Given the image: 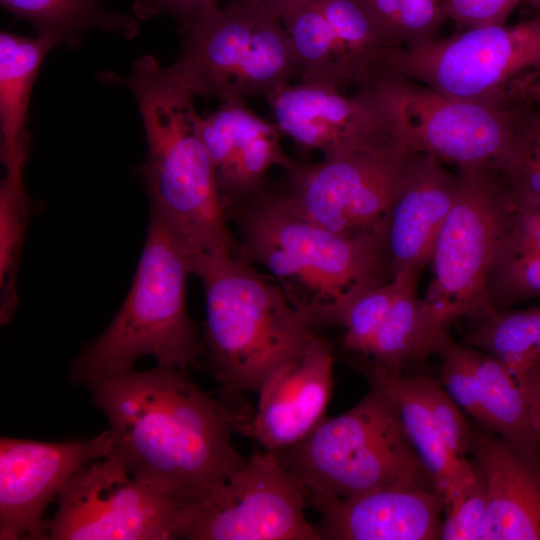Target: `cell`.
<instances>
[{"mask_svg":"<svg viewBox=\"0 0 540 540\" xmlns=\"http://www.w3.org/2000/svg\"><path fill=\"white\" fill-rule=\"evenodd\" d=\"M111 432L108 456L182 506L216 491L245 463L232 444L252 412L215 400L188 374L157 366L88 387Z\"/></svg>","mask_w":540,"mask_h":540,"instance_id":"6da1fadb","label":"cell"},{"mask_svg":"<svg viewBox=\"0 0 540 540\" xmlns=\"http://www.w3.org/2000/svg\"><path fill=\"white\" fill-rule=\"evenodd\" d=\"M229 218L239 229V257L266 268L316 328L339 325L359 296L393 278L385 232H333L266 192L229 212Z\"/></svg>","mask_w":540,"mask_h":540,"instance_id":"7a4b0ae2","label":"cell"},{"mask_svg":"<svg viewBox=\"0 0 540 540\" xmlns=\"http://www.w3.org/2000/svg\"><path fill=\"white\" fill-rule=\"evenodd\" d=\"M102 78L129 89L138 104L147 141L140 172L151 211L189 259L214 253L239 256L215 167L193 127V98L179 91L150 55L136 59L125 76L106 73Z\"/></svg>","mask_w":540,"mask_h":540,"instance_id":"3957f363","label":"cell"},{"mask_svg":"<svg viewBox=\"0 0 540 540\" xmlns=\"http://www.w3.org/2000/svg\"><path fill=\"white\" fill-rule=\"evenodd\" d=\"M205 296V349L221 400L232 406L258 393L267 377L318 334L275 279L238 255L190 258Z\"/></svg>","mask_w":540,"mask_h":540,"instance_id":"277c9868","label":"cell"},{"mask_svg":"<svg viewBox=\"0 0 540 540\" xmlns=\"http://www.w3.org/2000/svg\"><path fill=\"white\" fill-rule=\"evenodd\" d=\"M189 256L163 220L150 212L144 248L121 308L105 331L86 344L69 378L92 384L134 370L146 355L157 366L188 374L202 349L186 306Z\"/></svg>","mask_w":540,"mask_h":540,"instance_id":"5b68a950","label":"cell"},{"mask_svg":"<svg viewBox=\"0 0 540 540\" xmlns=\"http://www.w3.org/2000/svg\"><path fill=\"white\" fill-rule=\"evenodd\" d=\"M276 453L297 478L307 506L319 512L383 488H435L394 406L372 385L351 409Z\"/></svg>","mask_w":540,"mask_h":540,"instance_id":"8992f818","label":"cell"},{"mask_svg":"<svg viewBox=\"0 0 540 540\" xmlns=\"http://www.w3.org/2000/svg\"><path fill=\"white\" fill-rule=\"evenodd\" d=\"M456 173L455 201L437 237L433 279L418 308L421 328L434 346L456 320L485 317L494 310L488 297L489 274L517 214L497 170L458 168Z\"/></svg>","mask_w":540,"mask_h":540,"instance_id":"52a82bcc","label":"cell"},{"mask_svg":"<svg viewBox=\"0 0 540 540\" xmlns=\"http://www.w3.org/2000/svg\"><path fill=\"white\" fill-rule=\"evenodd\" d=\"M176 61L164 67L171 83L191 98H267L299 77L290 37L281 21L241 0L215 5L182 25Z\"/></svg>","mask_w":540,"mask_h":540,"instance_id":"ba28073f","label":"cell"},{"mask_svg":"<svg viewBox=\"0 0 540 540\" xmlns=\"http://www.w3.org/2000/svg\"><path fill=\"white\" fill-rule=\"evenodd\" d=\"M386 69L460 100L506 109L527 104V89L540 77V13L397 49Z\"/></svg>","mask_w":540,"mask_h":540,"instance_id":"9c48e42d","label":"cell"},{"mask_svg":"<svg viewBox=\"0 0 540 540\" xmlns=\"http://www.w3.org/2000/svg\"><path fill=\"white\" fill-rule=\"evenodd\" d=\"M364 84L383 109L389 131L413 152L458 168L500 170L513 149L525 104L506 109L452 98L387 69Z\"/></svg>","mask_w":540,"mask_h":540,"instance_id":"30bf717a","label":"cell"},{"mask_svg":"<svg viewBox=\"0 0 540 540\" xmlns=\"http://www.w3.org/2000/svg\"><path fill=\"white\" fill-rule=\"evenodd\" d=\"M408 146L389 132L362 147L294 160L285 188L275 194L291 211L333 232H386L388 217L410 159Z\"/></svg>","mask_w":540,"mask_h":540,"instance_id":"8fae6325","label":"cell"},{"mask_svg":"<svg viewBox=\"0 0 540 540\" xmlns=\"http://www.w3.org/2000/svg\"><path fill=\"white\" fill-rule=\"evenodd\" d=\"M301 486L276 451L256 452L208 497L182 506L179 538L321 540Z\"/></svg>","mask_w":540,"mask_h":540,"instance_id":"7c38bea8","label":"cell"},{"mask_svg":"<svg viewBox=\"0 0 540 540\" xmlns=\"http://www.w3.org/2000/svg\"><path fill=\"white\" fill-rule=\"evenodd\" d=\"M182 505L107 456L79 470L46 520V539L168 540L179 538Z\"/></svg>","mask_w":540,"mask_h":540,"instance_id":"4fadbf2b","label":"cell"},{"mask_svg":"<svg viewBox=\"0 0 540 540\" xmlns=\"http://www.w3.org/2000/svg\"><path fill=\"white\" fill-rule=\"evenodd\" d=\"M281 23L295 51L300 82L356 88L385 69L397 50L357 0H297Z\"/></svg>","mask_w":540,"mask_h":540,"instance_id":"5bb4252c","label":"cell"},{"mask_svg":"<svg viewBox=\"0 0 540 540\" xmlns=\"http://www.w3.org/2000/svg\"><path fill=\"white\" fill-rule=\"evenodd\" d=\"M111 432L69 442L0 440V539H46L43 514L68 481L94 460L107 457Z\"/></svg>","mask_w":540,"mask_h":540,"instance_id":"9a60e30c","label":"cell"},{"mask_svg":"<svg viewBox=\"0 0 540 540\" xmlns=\"http://www.w3.org/2000/svg\"><path fill=\"white\" fill-rule=\"evenodd\" d=\"M328 86L286 84L267 98L281 133L323 156L365 146L389 133L384 111L365 85L351 95Z\"/></svg>","mask_w":540,"mask_h":540,"instance_id":"2e32d148","label":"cell"},{"mask_svg":"<svg viewBox=\"0 0 540 540\" xmlns=\"http://www.w3.org/2000/svg\"><path fill=\"white\" fill-rule=\"evenodd\" d=\"M192 121L215 167L227 217L265 192L263 179L271 167L287 170L294 162L281 147L276 123L254 113L243 98L224 100L205 117L194 109Z\"/></svg>","mask_w":540,"mask_h":540,"instance_id":"e0dca14e","label":"cell"},{"mask_svg":"<svg viewBox=\"0 0 540 540\" xmlns=\"http://www.w3.org/2000/svg\"><path fill=\"white\" fill-rule=\"evenodd\" d=\"M331 345L317 335L264 381L245 430L265 450H280L307 437L323 420L333 391Z\"/></svg>","mask_w":540,"mask_h":540,"instance_id":"ac0fdd59","label":"cell"},{"mask_svg":"<svg viewBox=\"0 0 540 540\" xmlns=\"http://www.w3.org/2000/svg\"><path fill=\"white\" fill-rule=\"evenodd\" d=\"M457 173L441 160L414 152L392 205L385 232L393 276L419 275L455 201Z\"/></svg>","mask_w":540,"mask_h":540,"instance_id":"d6986e66","label":"cell"},{"mask_svg":"<svg viewBox=\"0 0 540 540\" xmlns=\"http://www.w3.org/2000/svg\"><path fill=\"white\" fill-rule=\"evenodd\" d=\"M444 509L435 488L395 486L328 506L315 527L321 540H434Z\"/></svg>","mask_w":540,"mask_h":540,"instance_id":"ffe728a7","label":"cell"},{"mask_svg":"<svg viewBox=\"0 0 540 540\" xmlns=\"http://www.w3.org/2000/svg\"><path fill=\"white\" fill-rule=\"evenodd\" d=\"M470 454L486 482L480 540H540V453L475 434Z\"/></svg>","mask_w":540,"mask_h":540,"instance_id":"44dd1931","label":"cell"},{"mask_svg":"<svg viewBox=\"0 0 540 540\" xmlns=\"http://www.w3.org/2000/svg\"><path fill=\"white\" fill-rule=\"evenodd\" d=\"M363 369L370 384L377 387L394 406L435 488L443 495L446 507L474 482L477 475L475 464L458 456L449 447L417 387L415 378L381 368L368 361Z\"/></svg>","mask_w":540,"mask_h":540,"instance_id":"7402d4cb","label":"cell"},{"mask_svg":"<svg viewBox=\"0 0 540 540\" xmlns=\"http://www.w3.org/2000/svg\"><path fill=\"white\" fill-rule=\"evenodd\" d=\"M55 46L47 36L0 34V158L5 169L26 163L30 95L42 62Z\"/></svg>","mask_w":540,"mask_h":540,"instance_id":"603a6c76","label":"cell"},{"mask_svg":"<svg viewBox=\"0 0 540 540\" xmlns=\"http://www.w3.org/2000/svg\"><path fill=\"white\" fill-rule=\"evenodd\" d=\"M1 4L57 46L75 47L91 29L133 37L139 28L131 17L105 10L99 0H1Z\"/></svg>","mask_w":540,"mask_h":540,"instance_id":"cb8c5ba5","label":"cell"},{"mask_svg":"<svg viewBox=\"0 0 540 540\" xmlns=\"http://www.w3.org/2000/svg\"><path fill=\"white\" fill-rule=\"evenodd\" d=\"M475 365L487 430L518 448L540 453V440L524 395L510 369L500 359L477 349Z\"/></svg>","mask_w":540,"mask_h":540,"instance_id":"d4e9b609","label":"cell"},{"mask_svg":"<svg viewBox=\"0 0 540 540\" xmlns=\"http://www.w3.org/2000/svg\"><path fill=\"white\" fill-rule=\"evenodd\" d=\"M19 164L5 169L0 186V321L9 323L18 306L17 274L30 205Z\"/></svg>","mask_w":540,"mask_h":540,"instance_id":"484cf974","label":"cell"},{"mask_svg":"<svg viewBox=\"0 0 540 540\" xmlns=\"http://www.w3.org/2000/svg\"><path fill=\"white\" fill-rule=\"evenodd\" d=\"M475 342L504 362L512 373L540 365V304L496 310L476 328Z\"/></svg>","mask_w":540,"mask_h":540,"instance_id":"4316f807","label":"cell"},{"mask_svg":"<svg viewBox=\"0 0 540 540\" xmlns=\"http://www.w3.org/2000/svg\"><path fill=\"white\" fill-rule=\"evenodd\" d=\"M401 277L399 292L375 335L367 355L368 362L390 371L402 372L410 363L421 360L418 340V307L416 274Z\"/></svg>","mask_w":540,"mask_h":540,"instance_id":"83f0119b","label":"cell"},{"mask_svg":"<svg viewBox=\"0 0 540 540\" xmlns=\"http://www.w3.org/2000/svg\"><path fill=\"white\" fill-rule=\"evenodd\" d=\"M384 40L410 49L435 39L448 18L445 0H357Z\"/></svg>","mask_w":540,"mask_h":540,"instance_id":"f1b7e54d","label":"cell"},{"mask_svg":"<svg viewBox=\"0 0 540 540\" xmlns=\"http://www.w3.org/2000/svg\"><path fill=\"white\" fill-rule=\"evenodd\" d=\"M488 297L494 310L540 297V253L518 234L515 223L490 270Z\"/></svg>","mask_w":540,"mask_h":540,"instance_id":"f546056e","label":"cell"},{"mask_svg":"<svg viewBox=\"0 0 540 540\" xmlns=\"http://www.w3.org/2000/svg\"><path fill=\"white\" fill-rule=\"evenodd\" d=\"M434 354L440 360V384L460 409L487 429L476 372L475 349L458 344L447 333L439 339Z\"/></svg>","mask_w":540,"mask_h":540,"instance_id":"4dcf8cb0","label":"cell"},{"mask_svg":"<svg viewBox=\"0 0 540 540\" xmlns=\"http://www.w3.org/2000/svg\"><path fill=\"white\" fill-rule=\"evenodd\" d=\"M401 277L393 278L359 296L345 311L339 325L345 329L343 346L367 357L371 344L399 292Z\"/></svg>","mask_w":540,"mask_h":540,"instance_id":"1f68e13d","label":"cell"},{"mask_svg":"<svg viewBox=\"0 0 540 540\" xmlns=\"http://www.w3.org/2000/svg\"><path fill=\"white\" fill-rule=\"evenodd\" d=\"M417 387L449 447L460 457L471 453L475 433L438 380L416 377Z\"/></svg>","mask_w":540,"mask_h":540,"instance_id":"d6a6232c","label":"cell"},{"mask_svg":"<svg viewBox=\"0 0 540 540\" xmlns=\"http://www.w3.org/2000/svg\"><path fill=\"white\" fill-rule=\"evenodd\" d=\"M476 468L477 475L471 486L445 507L439 539L480 540L487 492L485 478Z\"/></svg>","mask_w":540,"mask_h":540,"instance_id":"836d02e7","label":"cell"},{"mask_svg":"<svg viewBox=\"0 0 540 540\" xmlns=\"http://www.w3.org/2000/svg\"><path fill=\"white\" fill-rule=\"evenodd\" d=\"M521 0H445L447 17L456 24L457 31L505 24Z\"/></svg>","mask_w":540,"mask_h":540,"instance_id":"e575fe53","label":"cell"},{"mask_svg":"<svg viewBox=\"0 0 540 540\" xmlns=\"http://www.w3.org/2000/svg\"><path fill=\"white\" fill-rule=\"evenodd\" d=\"M217 4L218 0H134L133 7L139 18L168 14L182 26Z\"/></svg>","mask_w":540,"mask_h":540,"instance_id":"d590c367","label":"cell"},{"mask_svg":"<svg viewBox=\"0 0 540 540\" xmlns=\"http://www.w3.org/2000/svg\"><path fill=\"white\" fill-rule=\"evenodd\" d=\"M512 374L524 395L532 427L540 440V365Z\"/></svg>","mask_w":540,"mask_h":540,"instance_id":"8d00e7d4","label":"cell"},{"mask_svg":"<svg viewBox=\"0 0 540 540\" xmlns=\"http://www.w3.org/2000/svg\"><path fill=\"white\" fill-rule=\"evenodd\" d=\"M515 228L540 253V213L517 207Z\"/></svg>","mask_w":540,"mask_h":540,"instance_id":"74e56055","label":"cell"},{"mask_svg":"<svg viewBox=\"0 0 540 540\" xmlns=\"http://www.w3.org/2000/svg\"><path fill=\"white\" fill-rule=\"evenodd\" d=\"M249 3L281 21L297 0H241Z\"/></svg>","mask_w":540,"mask_h":540,"instance_id":"f35d334b","label":"cell"},{"mask_svg":"<svg viewBox=\"0 0 540 540\" xmlns=\"http://www.w3.org/2000/svg\"><path fill=\"white\" fill-rule=\"evenodd\" d=\"M526 102L540 107V77L527 89Z\"/></svg>","mask_w":540,"mask_h":540,"instance_id":"ab89813d","label":"cell"},{"mask_svg":"<svg viewBox=\"0 0 540 540\" xmlns=\"http://www.w3.org/2000/svg\"><path fill=\"white\" fill-rule=\"evenodd\" d=\"M540 13V0H525Z\"/></svg>","mask_w":540,"mask_h":540,"instance_id":"60d3db41","label":"cell"}]
</instances>
